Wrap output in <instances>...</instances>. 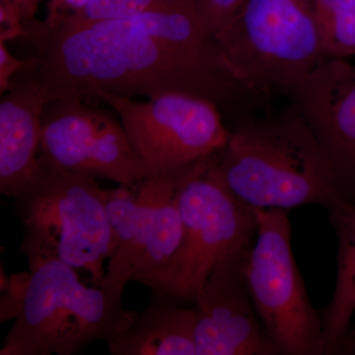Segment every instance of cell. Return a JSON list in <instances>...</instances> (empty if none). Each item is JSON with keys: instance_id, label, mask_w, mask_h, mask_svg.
<instances>
[{"instance_id": "6da1fadb", "label": "cell", "mask_w": 355, "mask_h": 355, "mask_svg": "<svg viewBox=\"0 0 355 355\" xmlns=\"http://www.w3.org/2000/svg\"><path fill=\"white\" fill-rule=\"evenodd\" d=\"M25 39L36 55L23 70L49 103L102 91L130 98L200 96L234 110L237 118L268 107L236 76L193 0H162L128 17L55 29L36 20Z\"/></svg>"}, {"instance_id": "7a4b0ae2", "label": "cell", "mask_w": 355, "mask_h": 355, "mask_svg": "<svg viewBox=\"0 0 355 355\" xmlns=\"http://www.w3.org/2000/svg\"><path fill=\"white\" fill-rule=\"evenodd\" d=\"M211 171L240 202L254 209H324L345 198L330 159L289 102L236 119Z\"/></svg>"}, {"instance_id": "3957f363", "label": "cell", "mask_w": 355, "mask_h": 355, "mask_svg": "<svg viewBox=\"0 0 355 355\" xmlns=\"http://www.w3.org/2000/svg\"><path fill=\"white\" fill-rule=\"evenodd\" d=\"M29 282L0 355H72L91 343L109 345L132 326L123 291L87 286L76 268L53 258L28 260Z\"/></svg>"}, {"instance_id": "277c9868", "label": "cell", "mask_w": 355, "mask_h": 355, "mask_svg": "<svg viewBox=\"0 0 355 355\" xmlns=\"http://www.w3.org/2000/svg\"><path fill=\"white\" fill-rule=\"evenodd\" d=\"M107 200L108 190L96 178L42 159L38 174L14 200L24 231L21 253L27 260L60 259L87 272L91 284L98 286L106 275L105 261L113 254Z\"/></svg>"}, {"instance_id": "5b68a950", "label": "cell", "mask_w": 355, "mask_h": 355, "mask_svg": "<svg viewBox=\"0 0 355 355\" xmlns=\"http://www.w3.org/2000/svg\"><path fill=\"white\" fill-rule=\"evenodd\" d=\"M216 37L236 76L268 103L324 58L313 0H246Z\"/></svg>"}, {"instance_id": "8992f818", "label": "cell", "mask_w": 355, "mask_h": 355, "mask_svg": "<svg viewBox=\"0 0 355 355\" xmlns=\"http://www.w3.org/2000/svg\"><path fill=\"white\" fill-rule=\"evenodd\" d=\"M216 155L184 173L179 188L181 244L146 284L153 293L182 305L195 304L216 263L253 241L257 232L256 210L240 202L210 169Z\"/></svg>"}, {"instance_id": "52a82bcc", "label": "cell", "mask_w": 355, "mask_h": 355, "mask_svg": "<svg viewBox=\"0 0 355 355\" xmlns=\"http://www.w3.org/2000/svg\"><path fill=\"white\" fill-rule=\"evenodd\" d=\"M254 210L256 242L244 272L261 323L280 355H326L322 313L311 303L292 251L289 210Z\"/></svg>"}, {"instance_id": "ba28073f", "label": "cell", "mask_w": 355, "mask_h": 355, "mask_svg": "<svg viewBox=\"0 0 355 355\" xmlns=\"http://www.w3.org/2000/svg\"><path fill=\"white\" fill-rule=\"evenodd\" d=\"M91 98L106 103L120 119L147 177L183 171L212 157L230 135L221 109L200 96L166 93L137 101L100 91Z\"/></svg>"}, {"instance_id": "9c48e42d", "label": "cell", "mask_w": 355, "mask_h": 355, "mask_svg": "<svg viewBox=\"0 0 355 355\" xmlns=\"http://www.w3.org/2000/svg\"><path fill=\"white\" fill-rule=\"evenodd\" d=\"M42 159L53 167L119 186L135 187L147 178L120 119L89 106L81 97L60 98L46 105Z\"/></svg>"}, {"instance_id": "30bf717a", "label": "cell", "mask_w": 355, "mask_h": 355, "mask_svg": "<svg viewBox=\"0 0 355 355\" xmlns=\"http://www.w3.org/2000/svg\"><path fill=\"white\" fill-rule=\"evenodd\" d=\"M252 244L223 257L198 296V355H280L261 323L245 275Z\"/></svg>"}, {"instance_id": "8fae6325", "label": "cell", "mask_w": 355, "mask_h": 355, "mask_svg": "<svg viewBox=\"0 0 355 355\" xmlns=\"http://www.w3.org/2000/svg\"><path fill=\"white\" fill-rule=\"evenodd\" d=\"M286 97L330 159L345 198L355 200V64L324 58Z\"/></svg>"}, {"instance_id": "7c38bea8", "label": "cell", "mask_w": 355, "mask_h": 355, "mask_svg": "<svg viewBox=\"0 0 355 355\" xmlns=\"http://www.w3.org/2000/svg\"><path fill=\"white\" fill-rule=\"evenodd\" d=\"M20 73L0 102V193L13 200L41 168L43 113L49 104L38 81Z\"/></svg>"}, {"instance_id": "4fadbf2b", "label": "cell", "mask_w": 355, "mask_h": 355, "mask_svg": "<svg viewBox=\"0 0 355 355\" xmlns=\"http://www.w3.org/2000/svg\"><path fill=\"white\" fill-rule=\"evenodd\" d=\"M197 312L153 293L149 304L108 349L112 355H198Z\"/></svg>"}, {"instance_id": "5bb4252c", "label": "cell", "mask_w": 355, "mask_h": 355, "mask_svg": "<svg viewBox=\"0 0 355 355\" xmlns=\"http://www.w3.org/2000/svg\"><path fill=\"white\" fill-rule=\"evenodd\" d=\"M326 209L338 237V270L333 297L321 313L326 355H338L355 313V200L340 198Z\"/></svg>"}, {"instance_id": "9a60e30c", "label": "cell", "mask_w": 355, "mask_h": 355, "mask_svg": "<svg viewBox=\"0 0 355 355\" xmlns=\"http://www.w3.org/2000/svg\"><path fill=\"white\" fill-rule=\"evenodd\" d=\"M324 57H355V0H313Z\"/></svg>"}, {"instance_id": "2e32d148", "label": "cell", "mask_w": 355, "mask_h": 355, "mask_svg": "<svg viewBox=\"0 0 355 355\" xmlns=\"http://www.w3.org/2000/svg\"><path fill=\"white\" fill-rule=\"evenodd\" d=\"M161 1L162 0H91L83 11L62 24H81L128 17L144 12Z\"/></svg>"}, {"instance_id": "e0dca14e", "label": "cell", "mask_w": 355, "mask_h": 355, "mask_svg": "<svg viewBox=\"0 0 355 355\" xmlns=\"http://www.w3.org/2000/svg\"><path fill=\"white\" fill-rule=\"evenodd\" d=\"M246 0H193L207 27L216 34L234 17Z\"/></svg>"}, {"instance_id": "ac0fdd59", "label": "cell", "mask_w": 355, "mask_h": 355, "mask_svg": "<svg viewBox=\"0 0 355 355\" xmlns=\"http://www.w3.org/2000/svg\"><path fill=\"white\" fill-rule=\"evenodd\" d=\"M29 270L19 273H14L9 279L8 286L0 300V321H9L15 319L19 314L21 306L24 300L28 282H29Z\"/></svg>"}, {"instance_id": "d6986e66", "label": "cell", "mask_w": 355, "mask_h": 355, "mask_svg": "<svg viewBox=\"0 0 355 355\" xmlns=\"http://www.w3.org/2000/svg\"><path fill=\"white\" fill-rule=\"evenodd\" d=\"M26 26L19 11L10 0H0V41L25 37Z\"/></svg>"}, {"instance_id": "ffe728a7", "label": "cell", "mask_w": 355, "mask_h": 355, "mask_svg": "<svg viewBox=\"0 0 355 355\" xmlns=\"http://www.w3.org/2000/svg\"><path fill=\"white\" fill-rule=\"evenodd\" d=\"M91 0H49L48 14L42 22L46 29H53L65 20L76 15L88 6Z\"/></svg>"}, {"instance_id": "44dd1931", "label": "cell", "mask_w": 355, "mask_h": 355, "mask_svg": "<svg viewBox=\"0 0 355 355\" xmlns=\"http://www.w3.org/2000/svg\"><path fill=\"white\" fill-rule=\"evenodd\" d=\"M31 60H19L7 49L6 43L0 41V92L1 95L8 90L13 77L25 69Z\"/></svg>"}, {"instance_id": "7402d4cb", "label": "cell", "mask_w": 355, "mask_h": 355, "mask_svg": "<svg viewBox=\"0 0 355 355\" xmlns=\"http://www.w3.org/2000/svg\"><path fill=\"white\" fill-rule=\"evenodd\" d=\"M19 11L21 17L24 21L25 25L32 21L36 20L35 15L38 11L40 2L42 0H10Z\"/></svg>"}, {"instance_id": "603a6c76", "label": "cell", "mask_w": 355, "mask_h": 355, "mask_svg": "<svg viewBox=\"0 0 355 355\" xmlns=\"http://www.w3.org/2000/svg\"><path fill=\"white\" fill-rule=\"evenodd\" d=\"M340 355H355V328H350L340 345Z\"/></svg>"}]
</instances>
